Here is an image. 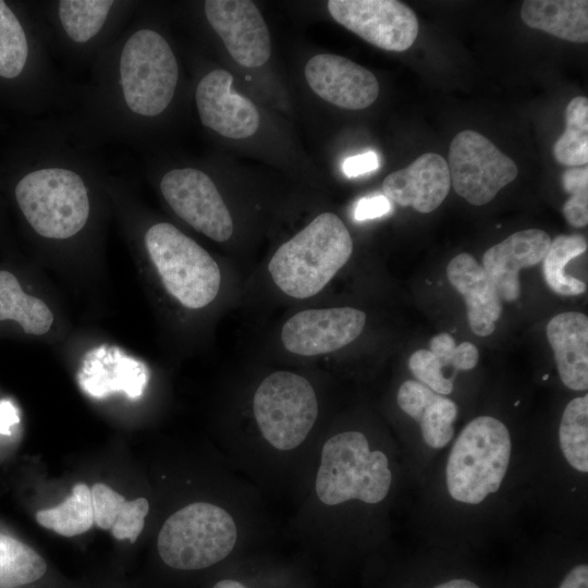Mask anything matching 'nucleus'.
I'll list each match as a JSON object with an SVG mask.
<instances>
[{"mask_svg": "<svg viewBox=\"0 0 588 588\" xmlns=\"http://www.w3.org/2000/svg\"><path fill=\"white\" fill-rule=\"evenodd\" d=\"M212 588H247V587L236 580L223 579L216 583Z\"/></svg>", "mask_w": 588, "mask_h": 588, "instance_id": "nucleus-40", "label": "nucleus"}, {"mask_svg": "<svg viewBox=\"0 0 588 588\" xmlns=\"http://www.w3.org/2000/svg\"><path fill=\"white\" fill-rule=\"evenodd\" d=\"M237 538L231 515L211 503H192L172 514L157 540L161 561L177 571L207 568L226 558Z\"/></svg>", "mask_w": 588, "mask_h": 588, "instance_id": "nucleus-5", "label": "nucleus"}, {"mask_svg": "<svg viewBox=\"0 0 588 588\" xmlns=\"http://www.w3.org/2000/svg\"><path fill=\"white\" fill-rule=\"evenodd\" d=\"M145 245L164 289L184 307L199 309L216 298L221 283L219 266L193 238L159 222L147 230Z\"/></svg>", "mask_w": 588, "mask_h": 588, "instance_id": "nucleus-6", "label": "nucleus"}, {"mask_svg": "<svg viewBox=\"0 0 588 588\" xmlns=\"http://www.w3.org/2000/svg\"><path fill=\"white\" fill-rule=\"evenodd\" d=\"M233 76L223 69L206 74L197 85L195 100L201 123L234 139L254 135L260 123L257 108L232 89Z\"/></svg>", "mask_w": 588, "mask_h": 588, "instance_id": "nucleus-14", "label": "nucleus"}, {"mask_svg": "<svg viewBox=\"0 0 588 588\" xmlns=\"http://www.w3.org/2000/svg\"><path fill=\"white\" fill-rule=\"evenodd\" d=\"M113 4L108 0H62L58 15L68 37L84 44L101 30Z\"/></svg>", "mask_w": 588, "mask_h": 588, "instance_id": "nucleus-29", "label": "nucleus"}, {"mask_svg": "<svg viewBox=\"0 0 588 588\" xmlns=\"http://www.w3.org/2000/svg\"><path fill=\"white\" fill-rule=\"evenodd\" d=\"M512 441L506 426L491 416H479L462 430L446 464L450 495L478 504L499 490L506 474Z\"/></svg>", "mask_w": 588, "mask_h": 588, "instance_id": "nucleus-2", "label": "nucleus"}, {"mask_svg": "<svg viewBox=\"0 0 588 588\" xmlns=\"http://www.w3.org/2000/svg\"><path fill=\"white\" fill-rule=\"evenodd\" d=\"M327 7L335 22L383 50L405 51L418 35L415 12L396 0H330Z\"/></svg>", "mask_w": 588, "mask_h": 588, "instance_id": "nucleus-10", "label": "nucleus"}, {"mask_svg": "<svg viewBox=\"0 0 588 588\" xmlns=\"http://www.w3.org/2000/svg\"><path fill=\"white\" fill-rule=\"evenodd\" d=\"M365 323L366 314L352 307L302 310L284 323L281 341L293 354L322 355L353 342Z\"/></svg>", "mask_w": 588, "mask_h": 588, "instance_id": "nucleus-12", "label": "nucleus"}, {"mask_svg": "<svg viewBox=\"0 0 588 588\" xmlns=\"http://www.w3.org/2000/svg\"><path fill=\"white\" fill-rule=\"evenodd\" d=\"M36 519L42 527L61 536L73 537L86 532L94 524L90 489L85 483L75 485L61 504L38 511Z\"/></svg>", "mask_w": 588, "mask_h": 588, "instance_id": "nucleus-26", "label": "nucleus"}, {"mask_svg": "<svg viewBox=\"0 0 588 588\" xmlns=\"http://www.w3.org/2000/svg\"><path fill=\"white\" fill-rule=\"evenodd\" d=\"M479 358L477 347L470 342H463L456 345L455 348V369L457 370H470L473 369Z\"/></svg>", "mask_w": 588, "mask_h": 588, "instance_id": "nucleus-36", "label": "nucleus"}, {"mask_svg": "<svg viewBox=\"0 0 588 588\" xmlns=\"http://www.w3.org/2000/svg\"><path fill=\"white\" fill-rule=\"evenodd\" d=\"M547 336L564 385L576 391L587 390V316L577 311H565L554 316L547 324Z\"/></svg>", "mask_w": 588, "mask_h": 588, "instance_id": "nucleus-19", "label": "nucleus"}, {"mask_svg": "<svg viewBox=\"0 0 588 588\" xmlns=\"http://www.w3.org/2000/svg\"><path fill=\"white\" fill-rule=\"evenodd\" d=\"M408 367L419 382L433 392L446 395L453 391L451 380L436 355L429 350H418L408 359Z\"/></svg>", "mask_w": 588, "mask_h": 588, "instance_id": "nucleus-32", "label": "nucleus"}, {"mask_svg": "<svg viewBox=\"0 0 588 588\" xmlns=\"http://www.w3.org/2000/svg\"><path fill=\"white\" fill-rule=\"evenodd\" d=\"M305 78L320 98L343 109H365L379 95V83L370 71L338 54L311 57L305 66Z\"/></svg>", "mask_w": 588, "mask_h": 588, "instance_id": "nucleus-15", "label": "nucleus"}, {"mask_svg": "<svg viewBox=\"0 0 588 588\" xmlns=\"http://www.w3.org/2000/svg\"><path fill=\"white\" fill-rule=\"evenodd\" d=\"M560 588H588V566L580 564L573 567L561 583Z\"/></svg>", "mask_w": 588, "mask_h": 588, "instance_id": "nucleus-37", "label": "nucleus"}, {"mask_svg": "<svg viewBox=\"0 0 588 588\" xmlns=\"http://www.w3.org/2000/svg\"><path fill=\"white\" fill-rule=\"evenodd\" d=\"M253 409L264 438L275 449L289 451L303 443L311 430L318 401L306 378L277 371L259 384Z\"/></svg>", "mask_w": 588, "mask_h": 588, "instance_id": "nucleus-8", "label": "nucleus"}, {"mask_svg": "<svg viewBox=\"0 0 588 588\" xmlns=\"http://www.w3.org/2000/svg\"><path fill=\"white\" fill-rule=\"evenodd\" d=\"M160 189L172 210L196 231L217 242L231 237V213L206 173L193 168L170 170L162 176Z\"/></svg>", "mask_w": 588, "mask_h": 588, "instance_id": "nucleus-11", "label": "nucleus"}, {"mask_svg": "<svg viewBox=\"0 0 588 588\" xmlns=\"http://www.w3.org/2000/svg\"><path fill=\"white\" fill-rule=\"evenodd\" d=\"M446 162L451 186L474 206L491 201L518 173L516 163L509 156L473 130L455 135Z\"/></svg>", "mask_w": 588, "mask_h": 588, "instance_id": "nucleus-9", "label": "nucleus"}, {"mask_svg": "<svg viewBox=\"0 0 588 588\" xmlns=\"http://www.w3.org/2000/svg\"><path fill=\"white\" fill-rule=\"evenodd\" d=\"M94 524L103 530H110L118 540L136 541L145 524L149 511L148 501L138 498L126 500L103 483L91 487Z\"/></svg>", "mask_w": 588, "mask_h": 588, "instance_id": "nucleus-22", "label": "nucleus"}, {"mask_svg": "<svg viewBox=\"0 0 588 588\" xmlns=\"http://www.w3.org/2000/svg\"><path fill=\"white\" fill-rule=\"evenodd\" d=\"M352 252L353 241L343 221L333 212H322L275 250L268 270L283 293L308 298L330 282Z\"/></svg>", "mask_w": 588, "mask_h": 588, "instance_id": "nucleus-1", "label": "nucleus"}, {"mask_svg": "<svg viewBox=\"0 0 588 588\" xmlns=\"http://www.w3.org/2000/svg\"><path fill=\"white\" fill-rule=\"evenodd\" d=\"M450 188L448 162L434 152L422 154L408 167L387 175L382 183L383 195L390 201L421 213L437 209Z\"/></svg>", "mask_w": 588, "mask_h": 588, "instance_id": "nucleus-16", "label": "nucleus"}, {"mask_svg": "<svg viewBox=\"0 0 588 588\" xmlns=\"http://www.w3.org/2000/svg\"><path fill=\"white\" fill-rule=\"evenodd\" d=\"M379 168V159L375 151H367L346 158L342 164L344 174L348 177H355L369 173Z\"/></svg>", "mask_w": 588, "mask_h": 588, "instance_id": "nucleus-34", "label": "nucleus"}, {"mask_svg": "<svg viewBox=\"0 0 588 588\" xmlns=\"http://www.w3.org/2000/svg\"><path fill=\"white\" fill-rule=\"evenodd\" d=\"M565 132L553 146L555 160L564 166L577 168L588 163V99L573 98L565 111Z\"/></svg>", "mask_w": 588, "mask_h": 588, "instance_id": "nucleus-27", "label": "nucleus"}, {"mask_svg": "<svg viewBox=\"0 0 588 588\" xmlns=\"http://www.w3.org/2000/svg\"><path fill=\"white\" fill-rule=\"evenodd\" d=\"M586 250L587 241L580 234H561L551 241L542 259V271L548 286L554 293L563 296H575L586 291V283L565 271L568 261Z\"/></svg>", "mask_w": 588, "mask_h": 588, "instance_id": "nucleus-25", "label": "nucleus"}, {"mask_svg": "<svg viewBox=\"0 0 588 588\" xmlns=\"http://www.w3.org/2000/svg\"><path fill=\"white\" fill-rule=\"evenodd\" d=\"M452 286L464 297L468 323L480 336L490 335L502 313V299L478 261L467 253L456 255L446 267Z\"/></svg>", "mask_w": 588, "mask_h": 588, "instance_id": "nucleus-18", "label": "nucleus"}, {"mask_svg": "<svg viewBox=\"0 0 588 588\" xmlns=\"http://www.w3.org/2000/svg\"><path fill=\"white\" fill-rule=\"evenodd\" d=\"M550 243L551 237L546 231L528 229L511 234L486 250L482 267L502 302H514L519 297L520 269L542 261Z\"/></svg>", "mask_w": 588, "mask_h": 588, "instance_id": "nucleus-17", "label": "nucleus"}, {"mask_svg": "<svg viewBox=\"0 0 588 588\" xmlns=\"http://www.w3.org/2000/svg\"><path fill=\"white\" fill-rule=\"evenodd\" d=\"M523 22L560 39L588 41V1L526 0L522 5Z\"/></svg>", "mask_w": 588, "mask_h": 588, "instance_id": "nucleus-21", "label": "nucleus"}, {"mask_svg": "<svg viewBox=\"0 0 588 588\" xmlns=\"http://www.w3.org/2000/svg\"><path fill=\"white\" fill-rule=\"evenodd\" d=\"M455 348L456 344L449 333H439L430 340V350L439 362L442 364L444 369L451 367L455 369Z\"/></svg>", "mask_w": 588, "mask_h": 588, "instance_id": "nucleus-35", "label": "nucleus"}, {"mask_svg": "<svg viewBox=\"0 0 588 588\" xmlns=\"http://www.w3.org/2000/svg\"><path fill=\"white\" fill-rule=\"evenodd\" d=\"M13 320L27 334H46L54 320L47 304L25 293L17 278L7 270H0V321Z\"/></svg>", "mask_w": 588, "mask_h": 588, "instance_id": "nucleus-23", "label": "nucleus"}, {"mask_svg": "<svg viewBox=\"0 0 588 588\" xmlns=\"http://www.w3.org/2000/svg\"><path fill=\"white\" fill-rule=\"evenodd\" d=\"M48 575V563L38 552L0 532V588L32 587Z\"/></svg>", "mask_w": 588, "mask_h": 588, "instance_id": "nucleus-24", "label": "nucleus"}, {"mask_svg": "<svg viewBox=\"0 0 588 588\" xmlns=\"http://www.w3.org/2000/svg\"><path fill=\"white\" fill-rule=\"evenodd\" d=\"M17 420L13 406L8 402H2L0 404V432L9 433V427Z\"/></svg>", "mask_w": 588, "mask_h": 588, "instance_id": "nucleus-38", "label": "nucleus"}, {"mask_svg": "<svg viewBox=\"0 0 588 588\" xmlns=\"http://www.w3.org/2000/svg\"><path fill=\"white\" fill-rule=\"evenodd\" d=\"M120 87L128 110L152 118L162 113L173 99L179 64L166 38L142 28L125 41L119 62Z\"/></svg>", "mask_w": 588, "mask_h": 588, "instance_id": "nucleus-7", "label": "nucleus"}, {"mask_svg": "<svg viewBox=\"0 0 588 588\" xmlns=\"http://www.w3.org/2000/svg\"><path fill=\"white\" fill-rule=\"evenodd\" d=\"M434 588H480L475 583L466 579H452L445 583H442Z\"/></svg>", "mask_w": 588, "mask_h": 588, "instance_id": "nucleus-39", "label": "nucleus"}, {"mask_svg": "<svg viewBox=\"0 0 588 588\" xmlns=\"http://www.w3.org/2000/svg\"><path fill=\"white\" fill-rule=\"evenodd\" d=\"M28 42L14 12L0 0V76L14 78L25 68Z\"/></svg>", "mask_w": 588, "mask_h": 588, "instance_id": "nucleus-30", "label": "nucleus"}, {"mask_svg": "<svg viewBox=\"0 0 588 588\" xmlns=\"http://www.w3.org/2000/svg\"><path fill=\"white\" fill-rule=\"evenodd\" d=\"M391 481L388 457L381 451H370L362 432H341L323 444L316 492L324 504L353 499L378 503L388 494Z\"/></svg>", "mask_w": 588, "mask_h": 588, "instance_id": "nucleus-3", "label": "nucleus"}, {"mask_svg": "<svg viewBox=\"0 0 588 588\" xmlns=\"http://www.w3.org/2000/svg\"><path fill=\"white\" fill-rule=\"evenodd\" d=\"M559 441L569 465L581 473L588 471V395L572 400L565 407Z\"/></svg>", "mask_w": 588, "mask_h": 588, "instance_id": "nucleus-28", "label": "nucleus"}, {"mask_svg": "<svg viewBox=\"0 0 588 588\" xmlns=\"http://www.w3.org/2000/svg\"><path fill=\"white\" fill-rule=\"evenodd\" d=\"M564 189L571 197L563 206V215L575 228L588 223V168H571L562 175Z\"/></svg>", "mask_w": 588, "mask_h": 588, "instance_id": "nucleus-31", "label": "nucleus"}, {"mask_svg": "<svg viewBox=\"0 0 588 588\" xmlns=\"http://www.w3.org/2000/svg\"><path fill=\"white\" fill-rule=\"evenodd\" d=\"M396 399L400 408L420 425L427 445L441 449L451 441L457 415L452 400L414 380L401 384Z\"/></svg>", "mask_w": 588, "mask_h": 588, "instance_id": "nucleus-20", "label": "nucleus"}, {"mask_svg": "<svg viewBox=\"0 0 588 588\" xmlns=\"http://www.w3.org/2000/svg\"><path fill=\"white\" fill-rule=\"evenodd\" d=\"M15 198L26 221L42 237L65 240L77 234L90 213L88 189L75 171L48 167L24 175Z\"/></svg>", "mask_w": 588, "mask_h": 588, "instance_id": "nucleus-4", "label": "nucleus"}, {"mask_svg": "<svg viewBox=\"0 0 588 588\" xmlns=\"http://www.w3.org/2000/svg\"><path fill=\"white\" fill-rule=\"evenodd\" d=\"M392 210L391 201L384 195H372L360 198L355 207L354 218L357 221L375 219Z\"/></svg>", "mask_w": 588, "mask_h": 588, "instance_id": "nucleus-33", "label": "nucleus"}, {"mask_svg": "<svg viewBox=\"0 0 588 588\" xmlns=\"http://www.w3.org/2000/svg\"><path fill=\"white\" fill-rule=\"evenodd\" d=\"M208 23L220 36L231 57L241 65L256 68L271 54L270 35L258 8L249 0H208Z\"/></svg>", "mask_w": 588, "mask_h": 588, "instance_id": "nucleus-13", "label": "nucleus"}]
</instances>
